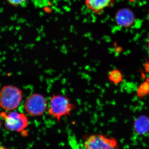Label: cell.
<instances>
[{
    "mask_svg": "<svg viewBox=\"0 0 149 149\" xmlns=\"http://www.w3.org/2000/svg\"><path fill=\"white\" fill-rule=\"evenodd\" d=\"M136 20L135 14L128 8L118 10L115 15L116 24L119 27L124 28H129L133 26Z\"/></svg>",
    "mask_w": 149,
    "mask_h": 149,
    "instance_id": "6",
    "label": "cell"
},
{
    "mask_svg": "<svg viewBox=\"0 0 149 149\" xmlns=\"http://www.w3.org/2000/svg\"><path fill=\"white\" fill-rule=\"evenodd\" d=\"M25 111L33 117H40L48 109V102L45 97L40 93H33L30 95L24 103Z\"/></svg>",
    "mask_w": 149,
    "mask_h": 149,
    "instance_id": "5",
    "label": "cell"
},
{
    "mask_svg": "<svg viewBox=\"0 0 149 149\" xmlns=\"http://www.w3.org/2000/svg\"><path fill=\"white\" fill-rule=\"evenodd\" d=\"M0 116L4 120L6 130L13 132H23L28 127V118L24 113L16 111H3Z\"/></svg>",
    "mask_w": 149,
    "mask_h": 149,
    "instance_id": "4",
    "label": "cell"
},
{
    "mask_svg": "<svg viewBox=\"0 0 149 149\" xmlns=\"http://www.w3.org/2000/svg\"><path fill=\"white\" fill-rule=\"evenodd\" d=\"M109 79L113 83H118L122 80L121 73L117 70H115L109 72L108 75Z\"/></svg>",
    "mask_w": 149,
    "mask_h": 149,
    "instance_id": "8",
    "label": "cell"
},
{
    "mask_svg": "<svg viewBox=\"0 0 149 149\" xmlns=\"http://www.w3.org/2000/svg\"><path fill=\"white\" fill-rule=\"evenodd\" d=\"M76 106L68 97L61 94H53L48 108V113L51 117L60 122L62 118L70 115Z\"/></svg>",
    "mask_w": 149,
    "mask_h": 149,
    "instance_id": "1",
    "label": "cell"
},
{
    "mask_svg": "<svg viewBox=\"0 0 149 149\" xmlns=\"http://www.w3.org/2000/svg\"><path fill=\"white\" fill-rule=\"evenodd\" d=\"M21 90L13 85L4 86L0 91V107L6 111L16 109L22 100Z\"/></svg>",
    "mask_w": 149,
    "mask_h": 149,
    "instance_id": "2",
    "label": "cell"
},
{
    "mask_svg": "<svg viewBox=\"0 0 149 149\" xmlns=\"http://www.w3.org/2000/svg\"><path fill=\"white\" fill-rule=\"evenodd\" d=\"M127 1H129L130 2H133L135 1H137V0H127Z\"/></svg>",
    "mask_w": 149,
    "mask_h": 149,
    "instance_id": "11",
    "label": "cell"
},
{
    "mask_svg": "<svg viewBox=\"0 0 149 149\" xmlns=\"http://www.w3.org/2000/svg\"><path fill=\"white\" fill-rule=\"evenodd\" d=\"M148 18H149V13H148Z\"/></svg>",
    "mask_w": 149,
    "mask_h": 149,
    "instance_id": "14",
    "label": "cell"
},
{
    "mask_svg": "<svg viewBox=\"0 0 149 149\" xmlns=\"http://www.w3.org/2000/svg\"><path fill=\"white\" fill-rule=\"evenodd\" d=\"M148 47L149 50V39L148 40Z\"/></svg>",
    "mask_w": 149,
    "mask_h": 149,
    "instance_id": "13",
    "label": "cell"
},
{
    "mask_svg": "<svg viewBox=\"0 0 149 149\" xmlns=\"http://www.w3.org/2000/svg\"><path fill=\"white\" fill-rule=\"evenodd\" d=\"M11 5L14 6H18L24 3L27 0H6Z\"/></svg>",
    "mask_w": 149,
    "mask_h": 149,
    "instance_id": "9",
    "label": "cell"
},
{
    "mask_svg": "<svg viewBox=\"0 0 149 149\" xmlns=\"http://www.w3.org/2000/svg\"><path fill=\"white\" fill-rule=\"evenodd\" d=\"M1 122L0 121V130H1Z\"/></svg>",
    "mask_w": 149,
    "mask_h": 149,
    "instance_id": "12",
    "label": "cell"
},
{
    "mask_svg": "<svg viewBox=\"0 0 149 149\" xmlns=\"http://www.w3.org/2000/svg\"><path fill=\"white\" fill-rule=\"evenodd\" d=\"M83 141L85 149H119L117 139L104 134L86 135Z\"/></svg>",
    "mask_w": 149,
    "mask_h": 149,
    "instance_id": "3",
    "label": "cell"
},
{
    "mask_svg": "<svg viewBox=\"0 0 149 149\" xmlns=\"http://www.w3.org/2000/svg\"><path fill=\"white\" fill-rule=\"evenodd\" d=\"M86 7L95 14H101L106 9L113 6L115 0H84Z\"/></svg>",
    "mask_w": 149,
    "mask_h": 149,
    "instance_id": "7",
    "label": "cell"
},
{
    "mask_svg": "<svg viewBox=\"0 0 149 149\" xmlns=\"http://www.w3.org/2000/svg\"><path fill=\"white\" fill-rule=\"evenodd\" d=\"M0 149H8L6 147L2 146H0Z\"/></svg>",
    "mask_w": 149,
    "mask_h": 149,
    "instance_id": "10",
    "label": "cell"
}]
</instances>
